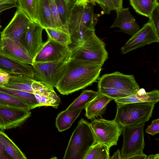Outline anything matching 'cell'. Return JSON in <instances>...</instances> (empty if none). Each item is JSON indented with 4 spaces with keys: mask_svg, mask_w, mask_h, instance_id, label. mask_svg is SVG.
<instances>
[{
    "mask_svg": "<svg viewBox=\"0 0 159 159\" xmlns=\"http://www.w3.org/2000/svg\"><path fill=\"white\" fill-rule=\"evenodd\" d=\"M45 30L48 38L65 45L69 46L72 44L70 34L56 29L47 28Z\"/></svg>",
    "mask_w": 159,
    "mask_h": 159,
    "instance_id": "obj_31",
    "label": "cell"
},
{
    "mask_svg": "<svg viewBox=\"0 0 159 159\" xmlns=\"http://www.w3.org/2000/svg\"><path fill=\"white\" fill-rule=\"evenodd\" d=\"M89 124L97 142L109 149L117 145L119 138L122 133L123 126L114 119L109 120L102 118H94Z\"/></svg>",
    "mask_w": 159,
    "mask_h": 159,
    "instance_id": "obj_6",
    "label": "cell"
},
{
    "mask_svg": "<svg viewBox=\"0 0 159 159\" xmlns=\"http://www.w3.org/2000/svg\"><path fill=\"white\" fill-rule=\"evenodd\" d=\"M44 29L39 24L31 22L21 43L34 59L42 48L44 42L42 33Z\"/></svg>",
    "mask_w": 159,
    "mask_h": 159,
    "instance_id": "obj_15",
    "label": "cell"
},
{
    "mask_svg": "<svg viewBox=\"0 0 159 159\" xmlns=\"http://www.w3.org/2000/svg\"><path fill=\"white\" fill-rule=\"evenodd\" d=\"M114 10L117 11L123 8V0H110Z\"/></svg>",
    "mask_w": 159,
    "mask_h": 159,
    "instance_id": "obj_41",
    "label": "cell"
},
{
    "mask_svg": "<svg viewBox=\"0 0 159 159\" xmlns=\"http://www.w3.org/2000/svg\"><path fill=\"white\" fill-rule=\"evenodd\" d=\"M39 24L44 29L47 28L57 29L48 0H39Z\"/></svg>",
    "mask_w": 159,
    "mask_h": 159,
    "instance_id": "obj_21",
    "label": "cell"
},
{
    "mask_svg": "<svg viewBox=\"0 0 159 159\" xmlns=\"http://www.w3.org/2000/svg\"><path fill=\"white\" fill-rule=\"evenodd\" d=\"M98 92L115 100L132 95V94L113 88L98 87Z\"/></svg>",
    "mask_w": 159,
    "mask_h": 159,
    "instance_id": "obj_32",
    "label": "cell"
},
{
    "mask_svg": "<svg viewBox=\"0 0 159 159\" xmlns=\"http://www.w3.org/2000/svg\"><path fill=\"white\" fill-rule=\"evenodd\" d=\"M116 19L111 28H118L121 31L132 36L140 29L129 8H122L116 11Z\"/></svg>",
    "mask_w": 159,
    "mask_h": 159,
    "instance_id": "obj_16",
    "label": "cell"
},
{
    "mask_svg": "<svg viewBox=\"0 0 159 159\" xmlns=\"http://www.w3.org/2000/svg\"><path fill=\"white\" fill-rule=\"evenodd\" d=\"M39 105L42 106H51L55 108H57L61 100H57L48 96L34 93Z\"/></svg>",
    "mask_w": 159,
    "mask_h": 159,
    "instance_id": "obj_33",
    "label": "cell"
},
{
    "mask_svg": "<svg viewBox=\"0 0 159 159\" xmlns=\"http://www.w3.org/2000/svg\"><path fill=\"white\" fill-rule=\"evenodd\" d=\"M97 142L89 123L82 118L72 133L63 158L84 159L89 150Z\"/></svg>",
    "mask_w": 159,
    "mask_h": 159,
    "instance_id": "obj_3",
    "label": "cell"
},
{
    "mask_svg": "<svg viewBox=\"0 0 159 159\" xmlns=\"http://www.w3.org/2000/svg\"><path fill=\"white\" fill-rule=\"evenodd\" d=\"M31 114L30 110L0 105V129L3 131L20 126Z\"/></svg>",
    "mask_w": 159,
    "mask_h": 159,
    "instance_id": "obj_13",
    "label": "cell"
},
{
    "mask_svg": "<svg viewBox=\"0 0 159 159\" xmlns=\"http://www.w3.org/2000/svg\"><path fill=\"white\" fill-rule=\"evenodd\" d=\"M135 11L139 14L149 18L155 7L159 4L157 0H129Z\"/></svg>",
    "mask_w": 159,
    "mask_h": 159,
    "instance_id": "obj_26",
    "label": "cell"
},
{
    "mask_svg": "<svg viewBox=\"0 0 159 159\" xmlns=\"http://www.w3.org/2000/svg\"><path fill=\"white\" fill-rule=\"evenodd\" d=\"M48 1L51 12L55 22L57 29L65 32L60 20L55 0H48Z\"/></svg>",
    "mask_w": 159,
    "mask_h": 159,
    "instance_id": "obj_34",
    "label": "cell"
},
{
    "mask_svg": "<svg viewBox=\"0 0 159 159\" xmlns=\"http://www.w3.org/2000/svg\"><path fill=\"white\" fill-rule=\"evenodd\" d=\"M0 55L16 61L32 65L34 60L21 43L1 36Z\"/></svg>",
    "mask_w": 159,
    "mask_h": 159,
    "instance_id": "obj_11",
    "label": "cell"
},
{
    "mask_svg": "<svg viewBox=\"0 0 159 159\" xmlns=\"http://www.w3.org/2000/svg\"><path fill=\"white\" fill-rule=\"evenodd\" d=\"M146 133L153 136L159 132V119L153 120L151 125L146 129Z\"/></svg>",
    "mask_w": 159,
    "mask_h": 159,
    "instance_id": "obj_39",
    "label": "cell"
},
{
    "mask_svg": "<svg viewBox=\"0 0 159 159\" xmlns=\"http://www.w3.org/2000/svg\"><path fill=\"white\" fill-rule=\"evenodd\" d=\"M0 105L32 110L31 107L24 100L1 91Z\"/></svg>",
    "mask_w": 159,
    "mask_h": 159,
    "instance_id": "obj_29",
    "label": "cell"
},
{
    "mask_svg": "<svg viewBox=\"0 0 159 159\" xmlns=\"http://www.w3.org/2000/svg\"><path fill=\"white\" fill-rule=\"evenodd\" d=\"M34 80V79L23 75H11L8 83L4 86L34 93L31 86Z\"/></svg>",
    "mask_w": 159,
    "mask_h": 159,
    "instance_id": "obj_22",
    "label": "cell"
},
{
    "mask_svg": "<svg viewBox=\"0 0 159 159\" xmlns=\"http://www.w3.org/2000/svg\"><path fill=\"white\" fill-rule=\"evenodd\" d=\"M70 48L71 58L92 61L102 66L108 58L105 43L94 30H88L82 43Z\"/></svg>",
    "mask_w": 159,
    "mask_h": 159,
    "instance_id": "obj_2",
    "label": "cell"
},
{
    "mask_svg": "<svg viewBox=\"0 0 159 159\" xmlns=\"http://www.w3.org/2000/svg\"><path fill=\"white\" fill-rule=\"evenodd\" d=\"M145 123L123 126V143L120 152L121 159H129L143 152Z\"/></svg>",
    "mask_w": 159,
    "mask_h": 159,
    "instance_id": "obj_5",
    "label": "cell"
},
{
    "mask_svg": "<svg viewBox=\"0 0 159 159\" xmlns=\"http://www.w3.org/2000/svg\"><path fill=\"white\" fill-rule=\"evenodd\" d=\"M8 24L1 33V36L6 37L21 43L31 22L19 7Z\"/></svg>",
    "mask_w": 159,
    "mask_h": 159,
    "instance_id": "obj_14",
    "label": "cell"
},
{
    "mask_svg": "<svg viewBox=\"0 0 159 159\" xmlns=\"http://www.w3.org/2000/svg\"><path fill=\"white\" fill-rule=\"evenodd\" d=\"M93 5L97 3L101 7L103 13L108 14L110 11L114 10L110 0H89Z\"/></svg>",
    "mask_w": 159,
    "mask_h": 159,
    "instance_id": "obj_36",
    "label": "cell"
},
{
    "mask_svg": "<svg viewBox=\"0 0 159 159\" xmlns=\"http://www.w3.org/2000/svg\"><path fill=\"white\" fill-rule=\"evenodd\" d=\"M159 42L158 35L152 24L148 21L127 41L121 50L125 54L139 48Z\"/></svg>",
    "mask_w": 159,
    "mask_h": 159,
    "instance_id": "obj_12",
    "label": "cell"
},
{
    "mask_svg": "<svg viewBox=\"0 0 159 159\" xmlns=\"http://www.w3.org/2000/svg\"><path fill=\"white\" fill-rule=\"evenodd\" d=\"M11 75L6 72L0 70V86H4L8 83Z\"/></svg>",
    "mask_w": 159,
    "mask_h": 159,
    "instance_id": "obj_40",
    "label": "cell"
},
{
    "mask_svg": "<svg viewBox=\"0 0 159 159\" xmlns=\"http://www.w3.org/2000/svg\"><path fill=\"white\" fill-rule=\"evenodd\" d=\"M0 159H11L5 152L4 148L0 143Z\"/></svg>",
    "mask_w": 159,
    "mask_h": 159,
    "instance_id": "obj_43",
    "label": "cell"
},
{
    "mask_svg": "<svg viewBox=\"0 0 159 159\" xmlns=\"http://www.w3.org/2000/svg\"><path fill=\"white\" fill-rule=\"evenodd\" d=\"M111 159H121L120 150L118 149L115 152L112 156L110 157Z\"/></svg>",
    "mask_w": 159,
    "mask_h": 159,
    "instance_id": "obj_45",
    "label": "cell"
},
{
    "mask_svg": "<svg viewBox=\"0 0 159 159\" xmlns=\"http://www.w3.org/2000/svg\"><path fill=\"white\" fill-rule=\"evenodd\" d=\"M89 3L76 5L73 8L69 23V32L81 25L95 30L99 15L94 13L93 6Z\"/></svg>",
    "mask_w": 159,
    "mask_h": 159,
    "instance_id": "obj_10",
    "label": "cell"
},
{
    "mask_svg": "<svg viewBox=\"0 0 159 159\" xmlns=\"http://www.w3.org/2000/svg\"><path fill=\"white\" fill-rule=\"evenodd\" d=\"M113 100L112 98L99 93L84 108L85 116L90 120L101 116L105 113L108 104Z\"/></svg>",
    "mask_w": 159,
    "mask_h": 159,
    "instance_id": "obj_18",
    "label": "cell"
},
{
    "mask_svg": "<svg viewBox=\"0 0 159 159\" xmlns=\"http://www.w3.org/2000/svg\"><path fill=\"white\" fill-rule=\"evenodd\" d=\"M31 86L34 93H38L61 100L60 98L54 90L53 88L43 82L35 80L32 83Z\"/></svg>",
    "mask_w": 159,
    "mask_h": 159,
    "instance_id": "obj_30",
    "label": "cell"
},
{
    "mask_svg": "<svg viewBox=\"0 0 159 159\" xmlns=\"http://www.w3.org/2000/svg\"><path fill=\"white\" fill-rule=\"evenodd\" d=\"M146 92L143 88L139 89L136 94L137 95L141 96L146 94Z\"/></svg>",
    "mask_w": 159,
    "mask_h": 159,
    "instance_id": "obj_48",
    "label": "cell"
},
{
    "mask_svg": "<svg viewBox=\"0 0 159 159\" xmlns=\"http://www.w3.org/2000/svg\"><path fill=\"white\" fill-rule=\"evenodd\" d=\"M16 3H8L0 4V13L4 10L14 7H17Z\"/></svg>",
    "mask_w": 159,
    "mask_h": 159,
    "instance_id": "obj_42",
    "label": "cell"
},
{
    "mask_svg": "<svg viewBox=\"0 0 159 159\" xmlns=\"http://www.w3.org/2000/svg\"><path fill=\"white\" fill-rule=\"evenodd\" d=\"M20 8L31 21L39 24V0H17Z\"/></svg>",
    "mask_w": 159,
    "mask_h": 159,
    "instance_id": "obj_24",
    "label": "cell"
},
{
    "mask_svg": "<svg viewBox=\"0 0 159 159\" xmlns=\"http://www.w3.org/2000/svg\"><path fill=\"white\" fill-rule=\"evenodd\" d=\"M147 156L143 152L132 156L129 159H146Z\"/></svg>",
    "mask_w": 159,
    "mask_h": 159,
    "instance_id": "obj_44",
    "label": "cell"
},
{
    "mask_svg": "<svg viewBox=\"0 0 159 159\" xmlns=\"http://www.w3.org/2000/svg\"><path fill=\"white\" fill-rule=\"evenodd\" d=\"M155 104L142 102L117 105L114 119L123 126L145 123L152 117Z\"/></svg>",
    "mask_w": 159,
    "mask_h": 159,
    "instance_id": "obj_4",
    "label": "cell"
},
{
    "mask_svg": "<svg viewBox=\"0 0 159 159\" xmlns=\"http://www.w3.org/2000/svg\"><path fill=\"white\" fill-rule=\"evenodd\" d=\"M76 5H84L89 3V0H75Z\"/></svg>",
    "mask_w": 159,
    "mask_h": 159,
    "instance_id": "obj_46",
    "label": "cell"
},
{
    "mask_svg": "<svg viewBox=\"0 0 159 159\" xmlns=\"http://www.w3.org/2000/svg\"><path fill=\"white\" fill-rule=\"evenodd\" d=\"M0 70L11 75H23L34 79L31 65L19 62L0 55Z\"/></svg>",
    "mask_w": 159,
    "mask_h": 159,
    "instance_id": "obj_17",
    "label": "cell"
},
{
    "mask_svg": "<svg viewBox=\"0 0 159 159\" xmlns=\"http://www.w3.org/2000/svg\"><path fill=\"white\" fill-rule=\"evenodd\" d=\"M1 27H2V26H1V25H0V29L1 28Z\"/></svg>",
    "mask_w": 159,
    "mask_h": 159,
    "instance_id": "obj_50",
    "label": "cell"
},
{
    "mask_svg": "<svg viewBox=\"0 0 159 159\" xmlns=\"http://www.w3.org/2000/svg\"><path fill=\"white\" fill-rule=\"evenodd\" d=\"M113 88L136 94L139 87L133 75H125L119 72L107 74L99 78L98 87Z\"/></svg>",
    "mask_w": 159,
    "mask_h": 159,
    "instance_id": "obj_8",
    "label": "cell"
},
{
    "mask_svg": "<svg viewBox=\"0 0 159 159\" xmlns=\"http://www.w3.org/2000/svg\"><path fill=\"white\" fill-rule=\"evenodd\" d=\"M146 159H159V154H151L147 156Z\"/></svg>",
    "mask_w": 159,
    "mask_h": 159,
    "instance_id": "obj_49",
    "label": "cell"
},
{
    "mask_svg": "<svg viewBox=\"0 0 159 159\" xmlns=\"http://www.w3.org/2000/svg\"><path fill=\"white\" fill-rule=\"evenodd\" d=\"M148 21L153 26L157 34L159 35V4H157L149 18Z\"/></svg>",
    "mask_w": 159,
    "mask_h": 159,
    "instance_id": "obj_37",
    "label": "cell"
},
{
    "mask_svg": "<svg viewBox=\"0 0 159 159\" xmlns=\"http://www.w3.org/2000/svg\"><path fill=\"white\" fill-rule=\"evenodd\" d=\"M0 91L6 93L26 102L33 109L39 107L34 93L13 89L4 86H0Z\"/></svg>",
    "mask_w": 159,
    "mask_h": 159,
    "instance_id": "obj_25",
    "label": "cell"
},
{
    "mask_svg": "<svg viewBox=\"0 0 159 159\" xmlns=\"http://www.w3.org/2000/svg\"><path fill=\"white\" fill-rule=\"evenodd\" d=\"M67 61L34 62L31 66L34 78L53 88L55 87L61 77Z\"/></svg>",
    "mask_w": 159,
    "mask_h": 159,
    "instance_id": "obj_7",
    "label": "cell"
},
{
    "mask_svg": "<svg viewBox=\"0 0 159 159\" xmlns=\"http://www.w3.org/2000/svg\"><path fill=\"white\" fill-rule=\"evenodd\" d=\"M102 66L94 62L70 58L55 88L63 95L84 89L98 79Z\"/></svg>",
    "mask_w": 159,
    "mask_h": 159,
    "instance_id": "obj_1",
    "label": "cell"
},
{
    "mask_svg": "<svg viewBox=\"0 0 159 159\" xmlns=\"http://www.w3.org/2000/svg\"><path fill=\"white\" fill-rule=\"evenodd\" d=\"M60 18L65 31L69 34V23L75 0H55Z\"/></svg>",
    "mask_w": 159,
    "mask_h": 159,
    "instance_id": "obj_20",
    "label": "cell"
},
{
    "mask_svg": "<svg viewBox=\"0 0 159 159\" xmlns=\"http://www.w3.org/2000/svg\"><path fill=\"white\" fill-rule=\"evenodd\" d=\"M117 105L134 102H142L136 96V94L114 100Z\"/></svg>",
    "mask_w": 159,
    "mask_h": 159,
    "instance_id": "obj_38",
    "label": "cell"
},
{
    "mask_svg": "<svg viewBox=\"0 0 159 159\" xmlns=\"http://www.w3.org/2000/svg\"><path fill=\"white\" fill-rule=\"evenodd\" d=\"M70 49L65 45L48 38L34 59V62L67 61L70 58Z\"/></svg>",
    "mask_w": 159,
    "mask_h": 159,
    "instance_id": "obj_9",
    "label": "cell"
},
{
    "mask_svg": "<svg viewBox=\"0 0 159 159\" xmlns=\"http://www.w3.org/2000/svg\"><path fill=\"white\" fill-rule=\"evenodd\" d=\"M136 95L142 102H152L155 104L159 101V91L158 90L146 92L145 94L142 96H138L136 94Z\"/></svg>",
    "mask_w": 159,
    "mask_h": 159,
    "instance_id": "obj_35",
    "label": "cell"
},
{
    "mask_svg": "<svg viewBox=\"0 0 159 159\" xmlns=\"http://www.w3.org/2000/svg\"><path fill=\"white\" fill-rule=\"evenodd\" d=\"M0 143L11 159H26L25 154L2 131L0 130Z\"/></svg>",
    "mask_w": 159,
    "mask_h": 159,
    "instance_id": "obj_23",
    "label": "cell"
},
{
    "mask_svg": "<svg viewBox=\"0 0 159 159\" xmlns=\"http://www.w3.org/2000/svg\"><path fill=\"white\" fill-rule=\"evenodd\" d=\"M82 108L69 110L67 109L59 113L56 120V126L58 131L62 132L69 129L79 116Z\"/></svg>",
    "mask_w": 159,
    "mask_h": 159,
    "instance_id": "obj_19",
    "label": "cell"
},
{
    "mask_svg": "<svg viewBox=\"0 0 159 159\" xmlns=\"http://www.w3.org/2000/svg\"><path fill=\"white\" fill-rule=\"evenodd\" d=\"M109 150L106 146L97 142L89 150L84 159H109Z\"/></svg>",
    "mask_w": 159,
    "mask_h": 159,
    "instance_id": "obj_28",
    "label": "cell"
},
{
    "mask_svg": "<svg viewBox=\"0 0 159 159\" xmlns=\"http://www.w3.org/2000/svg\"><path fill=\"white\" fill-rule=\"evenodd\" d=\"M17 0H0V4L8 3H16Z\"/></svg>",
    "mask_w": 159,
    "mask_h": 159,
    "instance_id": "obj_47",
    "label": "cell"
},
{
    "mask_svg": "<svg viewBox=\"0 0 159 159\" xmlns=\"http://www.w3.org/2000/svg\"><path fill=\"white\" fill-rule=\"evenodd\" d=\"M99 93L98 91L90 90H84L66 109L72 110L80 108H84Z\"/></svg>",
    "mask_w": 159,
    "mask_h": 159,
    "instance_id": "obj_27",
    "label": "cell"
}]
</instances>
